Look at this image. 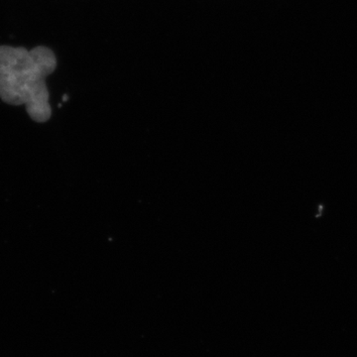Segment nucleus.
I'll use <instances>...</instances> for the list:
<instances>
[{
  "mask_svg": "<svg viewBox=\"0 0 357 357\" xmlns=\"http://www.w3.org/2000/svg\"><path fill=\"white\" fill-rule=\"evenodd\" d=\"M57 69V57L48 47L0 46V100L14 107L24 105L30 119L45 123L52 109L47 77Z\"/></svg>",
  "mask_w": 357,
  "mask_h": 357,
  "instance_id": "nucleus-1",
  "label": "nucleus"
}]
</instances>
